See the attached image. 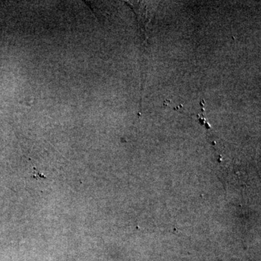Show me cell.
<instances>
[{
	"label": "cell",
	"instance_id": "1",
	"mask_svg": "<svg viewBox=\"0 0 261 261\" xmlns=\"http://www.w3.org/2000/svg\"><path fill=\"white\" fill-rule=\"evenodd\" d=\"M33 169H34V174L32 175V178H36V179L37 180L46 179V178H47L45 176H44L43 173L38 171L37 168H35V166H33Z\"/></svg>",
	"mask_w": 261,
	"mask_h": 261
}]
</instances>
